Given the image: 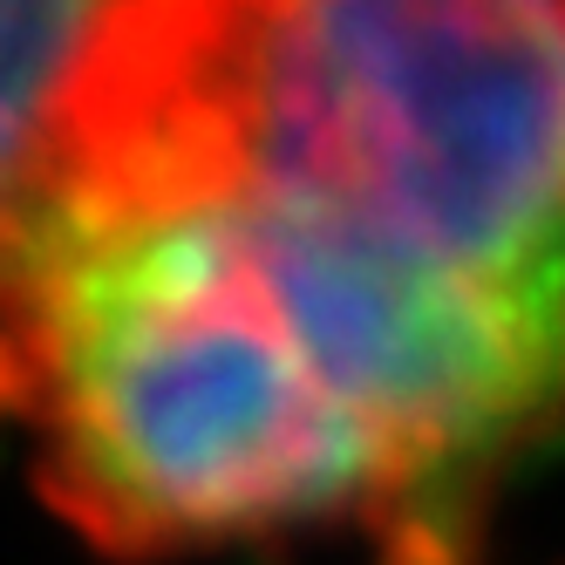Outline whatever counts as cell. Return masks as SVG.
Segmentation results:
<instances>
[{
  "instance_id": "1",
  "label": "cell",
  "mask_w": 565,
  "mask_h": 565,
  "mask_svg": "<svg viewBox=\"0 0 565 565\" xmlns=\"http://www.w3.org/2000/svg\"><path fill=\"white\" fill-rule=\"evenodd\" d=\"M42 171L178 212L409 409L565 328V0H109Z\"/></svg>"
},
{
  "instance_id": "2",
  "label": "cell",
  "mask_w": 565,
  "mask_h": 565,
  "mask_svg": "<svg viewBox=\"0 0 565 565\" xmlns=\"http://www.w3.org/2000/svg\"><path fill=\"white\" fill-rule=\"evenodd\" d=\"M109 0H0V218L42 171Z\"/></svg>"
},
{
  "instance_id": "3",
  "label": "cell",
  "mask_w": 565,
  "mask_h": 565,
  "mask_svg": "<svg viewBox=\"0 0 565 565\" xmlns=\"http://www.w3.org/2000/svg\"><path fill=\"white\" fill-rule=\"evenodd\" d=\"M375 565H491L483 524H416L375 545Z\"/></svg>"
}]
</instances>
